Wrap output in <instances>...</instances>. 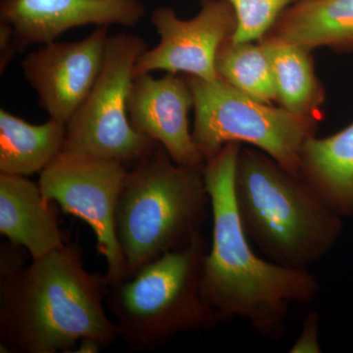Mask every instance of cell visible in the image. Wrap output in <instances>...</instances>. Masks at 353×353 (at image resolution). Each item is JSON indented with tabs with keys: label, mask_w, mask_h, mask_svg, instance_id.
I'll use <instances>...</instances> for the list:
<instances>
[{
	"label": "cell",
	"mask_w": 353,
	"mask_h": 353,
	"mask_svg": "<svg viewBox=\"0 0 353 353\" xmlns=\"http://www.w3.org/2000/svg\"><path fill=\"white\" fill-rule=\"evenodd\" d=\"M259 43L270 62L281 108L319 120L325 92L316 77L311 50L269 34Z\"/></svg>",
	"instance_id": "obj_17"
},
{
	"label": "cell",
	"mask_w": 353,
	"mask_h": 353,
	"mask_svg": "<svg viewBox=\"0 0 353 353\" xmlns=\"http://www.w3.org/2000/svg\"><path fill=\"white\" fill-rule=\"evenodd\" d=\"M66 124L52 118L32 125L0 110V174L28 176L41 173L63 150Z\"/></svg>",
	"instance_id": "obj_16"
},
{
	"label": "cell",
	"mask_w": 353,
	"mask_h": 353,
	"mask_svg": "<svg viewBox=\"0 0 353 353\" xmlns=\"http://www.w3.org/2000/svg\"><path fill=\"white\" fill-rule=\"evenodd\" d=\"M103 345L92 338H83L77 343L74 353H97L101 352Z\"/></svg>",
	"instance_id": "obj_21"
},
{
	"label": "cell",
	"mask_w": 353,
	"mask_h": 353,
	"mask_svg": "<svg viewBox=\"0 0 353 353\" xmlns=\"http://www.w3.org/2000/svg\"><path fill=\"white\" fill-rule=\"evenodd\" d=\"M290 352H321V345H320V317L316 311H310L304 318L301 334H299L296 343L290 347Z\"/></svg>",
	"instance_id": "obj_20"
},
{
	"label": "cell",
	"mask_w": 353,
	"mask_h": 353,
	"mask_svg": "<svg viewBox=\"0 0 353 353\" xmlns=\"http://www.w3.org/2000/svg\"><path fill=\"white\" fill-rule=\"evenodd\" d=\"M148 48L134 34L109 37L101 75L66 124L63 150L116 160L126 166L154 150L158 143L137 132L128 115L134 65Z\"/></svg>",
	"instance_id": "obj_7"
},
{
	"label": "cell",
	"mask_w": 353,
	"mask_h": 353,
	"mask_svg": "<svg viewBox=\"0 0 353 353\" xmlns=\"http://www.w3.org/2000/svg\"><path fill=\"white\" fill-rule=\"evenodd\" d=\"M194 97L192 138L205 162L227 143H248L301 176V152L314 136L317 120L274 108L248 97L221 79L190 76Z\"/></svg>",
	"instance_id": "obj_6"
},
{
	"label": "cell",
	"mask_w": 353,
	"mask_h": 353,
	"mask_svg": "<svg viewBox=\"0 0 353 353\" xmlns=\"http://www.w3.org/2000/svg\"><path fill=\"white\" fill-rule=\"evenodd\" d=\"M221 80L264 103L277 101L270 62L261 43H234L221 46L215 61Z\"/></svg>",
	"instance_id": "obj_18"
},
{
	"label": "cell",
	"mask_w": 353,
	"mask_h": 353,
	"mask_svg": "<svg viewBox=\"0 0 353 353\" xmlns=\"http://www.w3.org/2000/svg\"><path fill=\"white\" fill-rule=\"evenodd\" d=\"M116 160L62 150L44 170L39 185L43 196L61 210L87 223L105 259L108 285L128 277L127 265L115 232V211L128 175Z\"/></svg>",
	"instance_id": "obj_8"
},
{
	"label": "cell",
	"mask_w": 353,
	"mask_h": 353,
	"mask_svg": "<svg viewBox=\"0 0 353 353\" xmlns=\"http://www.w3.org/2000/svg\"><path fill=\"white\" fill-rule=\"evenodd\" d=\"M146 13L141 0H1V23L10 26L16 51L50 43L64 32L90 24L134 27Z\"/></svg>",
	"instance_id": "obj_12"
},
{
	"label": "cell",
	"mask_w": 353,
	"mask_h": 353,
	"mask_svg": "<svg viewBox=\"0 0 353 353\" xmlns=\"http://www.w3.org/2000/svg\"><path fill=\"white\" fill-rule=\"evenodd\" d=\"M267 34L308 50H353V0L294 2Z\"/></svg>",
	"instance_id": "obj_14"
},
{
	"label": "cell",
	"mask_w": 353,
	"mask_h": 353,
	"mask_svg": "<svg viewBox=\"0 0 353 353\" xmlns=\"http://www.w3.org/2000/svg\"><path fill=\"white\" fill-rule=\"evenodd\" d=\"M301 176L334 212L353 216V123L333 136L306 141Z\"/></svg>",
	"instance_id": "obj_15"
},
{
	"label": "cell",
	"mask_w": 353,
	"mask_h": 353,
	"mask_svg": "<svg viewBox=\"0 0 353 353\" xmlns=\"http://www.w3.org/2000/svg\"><path fill=\"white\" fill-rule=\"evenodd\" d=\"M0 234L32 260L66 245L51 202L27 176L0 174Z\"/></svg>",
	"instance_id": "obj_13"
},
{
	"label": "cell",
	"mask_w": 353,
	"mask_h": 353,
	"mask_svg": "<svg viewBox=\"0 0 353 353\" xmlns=\"http://www.w3.org/2000/svg\"><path fill=\"white\" fill-rule=\"evenodd\" d=\"M234 199L246 236L269 260L308 269L340 239L343 217L301 176L267 153L241 148Z\"/></svg>",
	"instance_id": "obj_3"
},
{
	"label": "cell",
	"mask_w": 353,
	"mask_h": 353,
	"mask_svg": "<svg viewBox=\"0 0 353 353\" xmlns=\"http://www.w3.org/2000/svg\"><path fill=\"white\" fill-rule=\"evenodd\" d=\"M208 248L203 234H199L189 245L108 285L105 301L119 338L130 350H155L179 334L211 331L224 324L201 296Z\"/></svg>",
	"instance_id": "obj_5"
},
{
	"label": "cell",
	"mask_w": 353,
	"mask_h": 353,
	"mask_svg": "<svg viewBox=\"0 0 353 353\" xmlns=\"http://www.w3.org/2000/svg\"><path fill=\"white\" fill-rule=\"evenodd\" d=\"M236 15L234 43L260 41L294 0H227Z\"/></svg>",
	"instance_id": "obj_19"
},
{
	"label": "cell",
	"mask_w": 353,
	"mask_h": 353,
	"mask_svg": "<svg viewBox=\"0 0 353 353\" xmlns=\"http://www.w3.org/2000/svg\"><path fill=\"white\" fill-rule=\"evenodd\" d=\"M152 23L159 43L137 60L134 78L162 70L206 81L219 79L216 57L236 24L233 7L227 0H206L199 13L189 20L180 19L172 7L160 6L153 11Z\"/></svg>",
	"instance_id": "obj_9"
},
{
	"label": "cell",
	"mask_w": 353,
	"mask_h": 353,
	"mask_svg": "<svg viewBox=\"0 0 353 353\" xmlns=\"http://www.w3.org/2000/svg\"><path fill=\"white\" fill-rule=\"evenodd\" d=\"M108 289L77 243L0 275V352H73L83 338L110 347L119 330L104 307Z\"/></svg>",
	"instance_id": "obj_2"
},
{
	"label": "cell",
	"mask_w": 353,
	"mask_h": 353,
	"mask_svg": "<svg viewBox=\"0 0 353 353\" xmlns=\"http://www.w3.org/2000/svg\"><path fill=\"white\" fill-rule=\"evenodd\" d=\"M192 108L189 81L176 74L167 73L162 78L143 74L132 80L128 99L132 128L161 145L176 164L201 167L206 162L190 130Z\"/></svg>",
	"instance_id": "obj_11"
},
{
	"label": "cell",
	"mask_w": 353,
	"mask_h": 353,
	"mask_svg": "<svg viewBox=\"0 0 353 353\" xmlns=\"http://www.w3.org/2000/svg\"><path fill=\"white\" fill-rule=\"evenodd\" d=\"M240 150V143H227L204 166L213 225L202 265L201 296L224 322L240 318L255 333L278 339L290 306L311 303L319 283L308 269L262 259L250 245L234 199Z\"/></svg>",
	"instance_id": "obj_1"
},
{
	"label": "cell",
	"mask_w": 353,
	"mask_h": 353,
	"mask_svg": "<svg viewBox=\"0 0 353 353\" xmlns=\"http://www.w3.org/2000/svg\"><path fill=\"white\" fill-rule=\"evenodd\" d=\"M204 166L176 164L157 145L128 172L115 211L127 278L202 234L210 208Z\"/></svg>",
	"instance_id": "obj_4"
},
{
	"label": "cell",
	"mask_w": 353,
	"mask_h": 353,
	"mask_svg": "<svg viewBox=\"0 0 353 353\" xmlns=\"http://www.w3.org/2000/svg\"><path fill=\"white\" fill-rule=\"evenodd\" d=\"M109 27H97L80 41L43 44L22 61L27 82L50 118L69 122L101 75Z\"/></svg>",
	"instance_id": "obj_10"
}]
</instances>
